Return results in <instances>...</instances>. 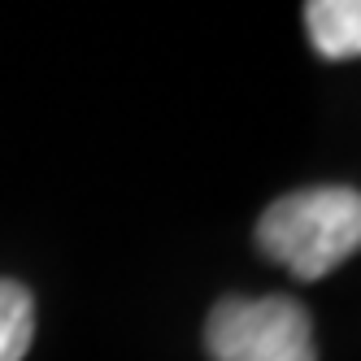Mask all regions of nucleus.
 Returning <instances> with one entry per match:
<instances>
[{"label": "nucleus", "mask_w": 361, "mask_h": 361, "mask_svg": "<svg viewBox=\"0 0 361 361\" xmlns=\"http://www.w3.org/2000/svg\"><path fill=\"white\" fill-rule=\"evenodd\" d=\"M35 340V300L13 279H0V361H22Z\"/></svg>", "instance_id": "20e7f679"}, {"label": "nucleus", "mask_w": 361, "mask_h": 361, "mask_svg": "<svg viewBox=\"0 0 361 361\" xmlns=\"http://www.w3.org/2000/svg\"><path fill=\"white\" fill-rule=\"evenodd\" d=\"M309 44L326 61H353L361 53V5L357 0H314L305 5Z\"/></svg>", "instance_id": "7ed1b4c3"}, {"label": "nucleus", "mask_w": 361, "mask_h": 361, "mask_svg": "<svg viewBox=\"0 0 361 361\" xmlns=\"http://www.w3.org/2000/svg\"><path fill=\"white\" fill-rule=\"evenodd\" d=\"M214 361H318L314 318L296 296H226L204 322Z\"/></svg>", "instance_id": "f03ea898"}, {"label": "nucleus", "mask_w": 361, "mask_h": 361, "mask_svg": "<svg viewBox=\"0 0 361 361\" xmlns=\"http://www.w3.org/2000/svg\"><path fill=\"white\" fill-rule=\"evenodd\" d=\"M257 248L300 283L326 279L361 248L357 188H300L279 196L257 218Z\"/></svg>", "instance_id": "f257e3e1"}]
</instances>
